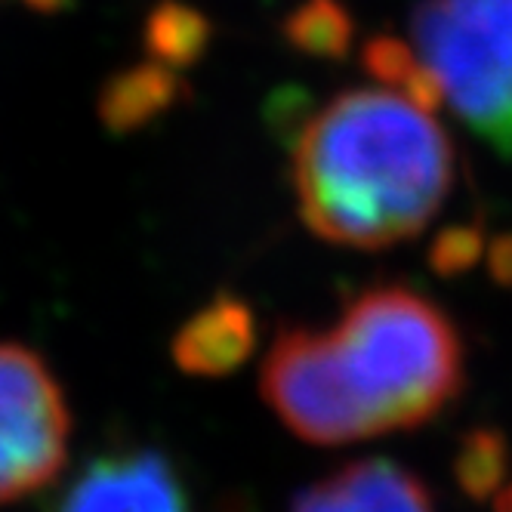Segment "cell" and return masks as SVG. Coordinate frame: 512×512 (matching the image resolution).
Returning <instances> with one entry per match:
<instances>
[{
    "mask_svg": "<svg viewBox=\"0 0 512 512\" xmlns=\"http://www.w3.org/2000/svg\"><path fill=\"white\" fill-rule=\"evenodd\" d=\"M50 512H195L173 460L155 448L90 457L53 494Z\"/></svg>",
    "mask_w": 512,
    "mask_h": 512,
    "instance_id": "obj_6",
    "label": "cell"
},
{
    "mask_svg": "<svg viewBox=\"0 0 512 512\" xmlns=\"http://www.w3.org/2000/svg\"><path fill=\"white\" fill-rule=\"evenodd\" d=\"M482 253V232L479 229H448L442 238L432 244V266L442 275L466 272Z\"/></svg>",
    "mask_w": 512,
    "mask_h": 512,
    "instance_id": "obj_13",
    "label": "cell"
},
{
    "mask_svg": "<svg viewBox=\"0 0 512 512\" xmlns=\"http://www.w3.org/2000/svg\"><path fill=\"white\" fill-rule=\"evenodd\" d=\"M210 41V25L207 19L182 4H164L149 16V28H145V50L149 56L167 68L192 65L201 59L204 47Z\"/></svg>",
    "mask_w": 512,
    "mask_h": 512,
    "instance_id": "obj_10",
    "label": "cell"
},
{
    "mask_svg": "<svg viewBox=\"0 0 512 512\" xmlns=\"http://www.w3.org/2000/svg\"><path fill=\"white\" fill-rule=\"evenodd\" d=\"M179 90L182 81L176 78V71L155 59L124 68L102 87V124L112 133H130L136 127H145L176 105Z\"/></svg>",
    "mask_w": 512,
    "mask_h": 512,
    "instance_id": "obj_9",
    "label": "cell"
},
{
    "mask_svg": "<svg viewBox=\"0 0 512 512\" xmlns=\"http://www.w3.org/2000/svg\"><path fill=\"white\" fill-rule=\"evenodd\" d=\"M491 272L500 284H512V235L491 244Z\"/></svg>",
    "mask_w": 512,
    "mask_h": 512,
    "instance_id": "obj_14",
    "label": "cell"
},
{
    "mask_svg": "<svg viewBox=\"0 0 512 512\" xmlns=\"http://www.w3.org/2000/svg\"><path fill=\"white\" fill-rule=\"evenodd\" d=\"M290 182L312 235L380 250L420 235L454 182V145L429 108L392 87H352L294 133Z\"/></svg>",
    "mask_w": 512,
    "mask_h": 512,
    "instance_id": "obj_1",
    "label": "cell"
},
{
    "mask_svg": "<svg viewBox=\"0 0 512 512\" xmlns=\"http://www.w3.org/2000/svg\"><path fill=\"white\" fill-rule=\"evenodd\" d=\"M497 512H512V485L497 497Z\"/></svg>",
    "mask_w": 512,
    "mask_h": 512,
    "instance_id": "obj_16",
    "label": "cell"
},
{
    "mask_svg": "<svg viewBox=\"0 0 512 512\" xmlns=\"http://www.w3.org/2000/svg\"><path fill=\"white\" fill-rule=\"evenodd\" d=\"M327 337L346 395L371 438L429 423L463 389L457 327L414 287H364L327 327Z\"/></svg>",
    "mask_w": 512,
    "mask_h": 512,
    "instance_id": "obj_2",
    "label": "cell"
},
{
    "mask_svg": "<svg viewBox=\"0 0 512 512\" xmlns=\"http://www.w3.org/2000/svg\"><path fill=\"white\" fill-rule=\"evenodd\" d=\"M253 331L250 306L232 294H219L176 331L173 361L192 377H226L253 352Z\"/></svg>",
    "mask_w": 512,
    "mask_h": 512,
    "instance_id": "obj_8",
    "label": "cell"
},
{
    "mask_svg": "<svg viewBox=\"0 0 512 512\" xmlns=\"http://www.w3.org/2000/svg\"><path fill=\"white\" fill-rule=\"evenodd\" d=\"M263 398L278 420L312 445L371 438L343 389L331 337L321 327H284L263 361Z\"/></svg>",
    "mask_w": 512,
    "mask_h": 512,
    "instance_id": "obj_5",
    "label": "cell"
},
{
    "mask_svg": "<svg viewBox=\"0 0 512 512\" xmlns=\"http://www.w3.org/2000/svg\"><path fill=\"white\" fill-rule=\"evenodd\" d=\"M71 414L47 361L0 343V506L59 479L68 460Z\"/></svg>",
    "mask_w": 512,
    "mask_h": 512,
    "instance_id": "obj_4",
    "label": "cell"
},
{
    "mask_svg": "<svg viewBox=\"0 0 512 512\" xmlns=\"http://www.w3.org/2000/svg\"><path fill=\"white\" fill-rule=\"evenodd\" d=\"M509 463L506 438L494 429H472L457 451V482L469 497H491Z\"/></svg>",
    "mask_w": 512,
    "mask_h": 512,
    "instance_id": "obj_12",
    "label": "cell"
},
{
    "mask_svg": "<svg viewBox=\"0 0 512 512\" xmlns=\"http://www.w3.org/2000/svg\"><path fill=\"white\" fill-rule=\"evenodd\" d=\"M405 44L435 108L512 158V0H420Z\"/></svg>",
    "mask_w": 512,
    "mask_h": 512,
    "instance_id": "obj_3",
    "label": "cell"
},
{
    "mask_svg": "<svg viewBox=\"0 0 512 512\" xmlns=\"http://www.w3.org/2000/svg\"><path fill=\"white\" fill-rule=\"evenodd\" d=\"M22 4L38 13H56V10H65L71 0H22Z\"/></svg>",
    "mask_w": 512,
    "mask_h": 512,
    "instance_id": "obj_15",
    "label": "cell"
},
{
    "mask_svg": "<svg viewBox=\"0 0 512 512\" xmlns=\"http://www.w3.org/2000/svg\"><path fill=\"white\" fill-rule=\"evenodd\" d=\"M284 34L306 56L343 59L352 41V22L337 0H306L287 19Z\"/></svg>",
    "mask_w": 512,
    "mask_h": 512,
    "instance_id": "obj_11",
    "label": "cell"
},
{
    "mask_svg": "<svg viewBox=\"0 0 512 512\" xmlns=\"http://www.w3.org/2000/svg\"><path fill=\"white\" fill-rule=\"evenodd\" d=\"M290 512H435V500L408 466L364 457L303 488Z\"/></svg>",
    "mask_w": 512,
    "mask_h": 512,
    "instance_id": "obj_7",
    "label": "cell"
}]
</instances>
